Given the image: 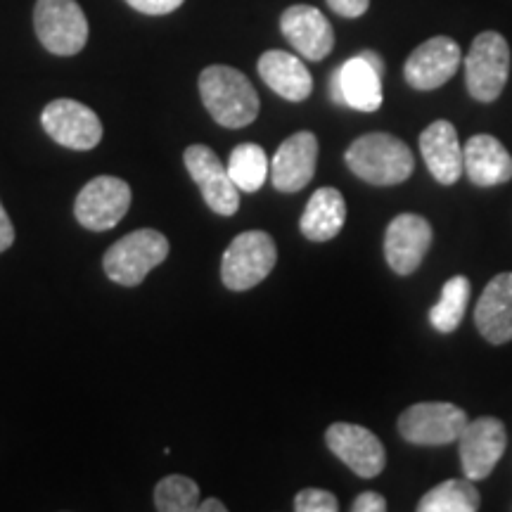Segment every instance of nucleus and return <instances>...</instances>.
I'll use <instances>...</instances> for the list:
<instances>
[{"label": "nucleus", "mask_w": 512, "mask_h": 512, "mask_svg": "<svg viewBox=\"0 0 512 512\" xmlns=\"http://www.w3.org/2000/svg\"><path fill=\"white\" fill-rule=\"evenodd\" d=\"M472 285L465 275H453L451 280H446L444 290H441V299L432 306L430 311V323L439 332H453L463 323V316L467 311V304H470Z\"/></svg>", "instance_id": "25"}, {"label": "nucleus", "mask_w": 512, "mask_h": 512, "mask_svg": "<svg viewBox=\"0 0 512 512\" xmlns=\"http://www.w3.org/2000/svg\"><path fill=\"white\" fill-rule=\"evenodd\" d=\"M126 3L143 15H169L181 8L185 0H126Z\"/></svg>", "instance_id": "28"}, {"label": "nucleus", "mask_w": 512, "mask_h": 512, "mask_svg": "<svg viewBox=\"0 0 512 512\" xmlns=\"http://www.w3.org/2000/svg\"><path fill=\"white\" fill-rule=\"evenodd\" d=\"M460 444V463H463V475L472 482H482L494 472L498 460L503 458L505 446H508V434L505 425L498 418H477L467 422L463 434L458 437Z\"/></svg>", "instance_id": "14"}, {"label": "nucleus", "mask_w": 512, "mask_h": 512, "mask_svg": "<svg viewBox=\"0 0 512 512\" xmlns=\"http://www.w3.org/2000/svg\"><path fill=\"white\" fill-rule=\"evenodd\" d=\"M228 176L240 192H256L266 183L271 174V159L266 157L264 147L256 143H242L230 152Z\"/></svg>", "instance_id": "24"}, {"label": "nucleus", "mask_w": 512, "mask_h": 512, "mask_svg": "<svg viewBox=\"0 0 512 512\" xmlns=\"http://www.w3.org/2000/svg\"><path fill=\"white\" fill-rule=\"evenodd\" d=\"M467 422V413L456 403H413L399 415V434L415 446H446L458 441Z\"/></svg>", "instance_id": "7"}, {"label": "nucleus", "mask_w": 512, "mask_h": 512, "mask_svg": "<svg viewBox=\"0 0 512 512\" xmlns=\"http://www.w3.org/2000/svg\"><path fill=\"white\" fill-rule=\"evenodd\" d=\"M171 252L169 238L155 228H140L114 242L102 256V268L107 278L117 285L136 287L150 275V271L166 261Z\"/></svg>", "instance_id": "3"}, {"label": "nucleus", "mask_w": 512, "mask_h": 512, "mask_svg": "<svg viewBox=\"0 0 512 512\" xmlns=\"http://www.w3.org/2000/svg\"><path fill=\"white\" fill-rule=\"evenodd\" d=\"M34 29L43 48L53 55H76L88 43V19L76 0H38Z\"/></svg>", "instance_id": "6"}, {"label": "nucleus", "mask_w": 512, "mask_h": 512, "mask_svg": "<svg viewBox=\"0 0 512 512\" xmlns=\"http://www.w3.org/2000/svg\"><path fill=\"white\" fill-rule=\"evenodd\" d=\"M259 76L287 102H304L313 91L311 72L297 55L285 50H268L259 57Z\"/></svg>", "instance_id": "21"}, {"label": "nucleus", "mask_w": 512, "mask_h": 512, "mask_svg": "<svg viewBox=\"0 0 512 512\" xmlns=\"http://www.w3.org/2000/svg\"><path fill=\"white\" fill-rule=\"evenodd\" d=\"M200 98L216 124L245 128L259 117V93L242 72L228 64H211L200 74Z\"/></svg>", "instance_id": "1"}, {"label": "nucleus", "mask_w": 512, "mask_h": 512, "mask_svg": "<svg viewBox=\"0 0 512 512\" xmlns=\"http://www.w3.org/2000/svg\"><path fill=\"white\" fill-rule=\"evenodd\" d=\"M318 138L311 131H299L278 147L271 159V183L275 190L292 192L304 190L316 176Z\"/></svg>", "instance_id": "17"}, {"label": "nucleus", "mask_w": 512, "mask_h": 512, "mask_svg": "<svg viewBox=\"0 0 512 512\" xmlns=\"http://www.w3.org/2000/svg\"><path fill=\"white\" fill-rule=\"evenodd\" d=\"M463 62L460 46L448 36L420 43L403 64V79L415 91H437L456 76Z\"/></svg>", "instance_id": "13"}, {"label": "nucleus", "mask_w": 512, "mask_h": 512, "mask_svg": "<svg viewBox=\"0 0 512 512\" xmlns=\"http://www.w3.org/2000/svg\"><path fill=\"white\" fill-rule=\"evenodd\" d=\"M349 171L370 185H399L413 176L411 147L392 133H366L344 152Z\"/></svg>", "instance_id": "2"}, {"label": "nucleus", "mask_w": 512, "mask_h": 512, "mask_svg": "<svg viewBox=\"0 0 512 512\" xmlns=\"http://www.w3.org/2000/svg\"><path fill=\"white\" fill-rule=\"evenodd\" d=\"M434 230L420 214H399L384 230V259L396 275H413L432 247Z\"/></svg>", "instance_id": "12"}, {"label": "nucleus", "mask_w": 512, "mask_h": 512, "mask_svg": "<svg viewBox=\"0 0 512 512\" xmlns=\"http://www.w3.org/2000/svg\"><path fill=\"white\" fill-rule=\"evenodd\" d=\"M347 221V202L337 188H320L306 204L302 221V235L311 242H328L342 233Z\"/></svg>", "instance_id": "22"}, {"label": "nucleus", "mask_w": 512, "mask_h": 512, "mask_svg": "<svg viewBox=\"0 0 512 512\" xmlns=\"http://www.w3.org/2000/svg\"><path fill=\"white\" fill-rule=\"evenodd\" d=\"M12 242H15V226H12L8 211H5L3 202H0V254H3L5 249H10Z\"/></svg>", "instance_id": "31"}, {"label": "nucleus", "mask_w": 512, "mask_h": 512, "mask_svg": "<svg viewBox=\"0 0 512 512\" xmlns=\"http://www.w3.org/2000/svg\"><path fill=\"white\" fill-rule=\"evenodd\" d=\"M226 503H221L219 498H207V501H202L197 505V512H226Z\"/></svg>", "instance_id": "32"}, {"label": "nucleus", "mask_w": 512, "mask_h": 512, "mask_svg": "<svg viewBox=\"0 0 512 512\" xmlns=\"http://www.w3.org/2000/svg\"><path fill=\"white\" fill-rule=\"evenodd\" d=\"M482 505L477 486L472 479H446L420 498V512H477Z\"/></svg>", "instance_id": "23"}, {"label": "nucleus", "mask_w": 512, "mask_h": 512, "mask_svg": "<svg viewBox=\"0 0 512 512\" xmlns=\"http://www.w3.org/2000/svg\"><path fill=\"white\" fill-rule=\"evenodd\" d=\"M41 126L57 145L69 150H93L102 140V121L91 107L79 100L60 98L48 102Z\"/></svg>", "instance_id": "10"}, {"label": "nucleus", "mask_w": 512, "mask_h": 512, "mask_svg": "<svg viewBox=\"0 0 512 512\" xmlns=\"http://www.w3.org/2000/svg\"><path fill=\"white\" fill-rule=\"evenodd\" d=\"M294 510L297 512H337L339 501L335 494L325 489H304L294 498Z\"/></svg>", "instance_id": "27"}, {"label": "nucleus", "mask_w": 512, "mask_h": 512, "mask_svg": "<svg viewBox=\"0 0 512 512\" xmlns=\"http://www.w3.org/2000/svg\"><path fill=\"white\" fill-rule=\"evenodd\" d=\"M131 185L117 176H98L83 185L74 202V216L83 228L112 230L131 209Z\"/></svg>", "instance_id": "9"}, {"label": "nucleus", "mask_w": 512, "mask_h": 512, "mask_svg": "<svg viewBox=\"0 0 512 512\" xmlns=\"http://www.w3.org/2000/svg\"><path fill=\"white\" fill-rule=\"evenodd\" d=\"M280 29L304 60L320 62L335 48V29L313 5H290L280 17Z\"/></svg>", "instance_id": "16"}, {"label": "nucleus", "mask_w": 512, "mask_h": 512, "mask_svg": "<svg viewBox=\"0 0 512 512\" xmlns=\"http://www.w3.org/2000/svg\"><path fill=\"white\" fill-rule=\"evenodd\" d=\"M185 169L200 188L207 207L219 216H233L240 209V190L230 181L228 169L207 145H190L183 152Z\"/></svg>", "instance_id": "11"}, {"label": "nucleus", "mask_w": 512, "mask_h": 512, "mask_svg": "<svg viewBox=\"0 0 512 512\" xmlns=\"http://www.w3.org/2000/svg\"><path fill=\"white\" fill-rule=\"evenodd\" d=\"M420 152L434 181L453 185L465 174L463 145L451 121L437 119L420 133Z\"/></svg>", "instance_id": "18"}, {"label": "nucleus", "mask_w": 512, "mask_h": 512, "mask_svg": "<svg viewBox=\"0 0 512 512\" xmlns=\"http://www.w3.org/2000/svg\"><path fill=\"white\" fill-rule=\"evenodd\" d=\"M278 261V247L264 230H247L230 242L221 259V280L228 290H252L271 275Z\"/></svg>", "instance_id": "4"}, {"label": "nucleus", "mask_w": 512, "mask_h": 512, "mask_svg": "<svg viewBox=\"0 0 512 512\" xmlns=\"http://www.w3.org/2000/svg\"><path fill=\"white\" fill-rule=\"evenodd\" d=\"M325 444L354 475L363 479L382 475L384 465H387V453H384L382 441L368 427L351 425V422H335L325 432Z\"/></svg>", "instance_id": "15"}, {"label": "nucleus", "mask_w": 512, "mask_h": 512, "mask_svg": "<svg viewBox=\"0 0 512 512\" xmlns=\"http://www.w3.org/2000/svg\"><path fill=\"white\" fill-rule=\"evenodd\" d=\"M475 325L489 344L512 339V273L494 275L475 306Z\"/></svg>", "instance_id": "19"}, {"label": "nucleus", "mask_w": 512, "mask_h": 512, "mask_svg": "<svg viewBox=\"0 0 512 512\" xmlns=\"http://www.w3.org/2000/svg\"><path fill=\"white\" fill-rule=\"evenodd\" d=\"M351 510L354 512H384L387 510V501H384V496L375 494V491H366V494L356 496Z\"/></svg>", "instance_id": "30"}, {"label": "nucleus", "mask_w": 512, "mask_h": 512, "mask_svg": "<svg viewBox=\"0 0 512 512\" xmlns=\"http://www.w3.org/2000/svg\"><path fill=\"white\" fill-rule=\"evenodd\" d=\"M510 76V46L498 31H482L465 57L467 93L477 102L501 98Z\"/></svg>", "instance_id": "5"}, {"label": "nucleus", "mask_w": 512, "mask_h": 512, "mask_svg": "<svg viewBox=\"0 0 512 512\" xmlns=\"http://www.w3.org/2000/svg\"><path fill=\"white\" fill-rule=\"evenodd\" d=\"M384 62L373 50H363L351 57L332 74L330 95L337 105H347L358 112H375L382 107Z\"/></svg>", "instance_id": "8"}, {"label": "nucleus", "mask_w": 512, "mask_h": 512, "mask_svg": "<svg viewBox=\"0 0 512 512\" xmlns=\"http://www.w3.org/2000/svg\"><path fill=\"white\" fill-rule=\"evenodd\" d=\"M200 486L190 477L169 475L155 486V508L159 512H197Z\"/></svg>", "instance_id": "26"}, {"label": "nucleus", "mask_w": 512, "mask_h": 512, "mask_svg": "<svg viewBox=\"0 0 512 512\" xmlns=\"http://www.w3.org/2000/svg\"><path fill=\"white\" fill-rule=\"evenodd\" d=\"M465 174L479 188L503 185L512 181V157L505 145L494 136H472L463 147Z\"/></svg>", "instance_id": "20"}, {"label": "nucleus", "mask_w": 512, "mask_h": 512, "mask_svg": "<svg viewBox=\"0 0 512 512\" xmlns=\"http://www.w3.org/2000/svg\"><path fill=\"white\" fill-rule=\"evenodd\" d=\"M328 5L335 15L356 19V17L366 15L370 8V0H328Z\"/></svg>", "instance_id": "29"}]
</instances>
